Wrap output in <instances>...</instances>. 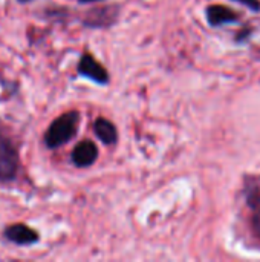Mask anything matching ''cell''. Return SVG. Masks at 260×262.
Returning a JSON list of instances; mask_svg holds the SVG:
<instances>
[{"label":"cell","mask_w":260,"mask_h":262,"mask_svg":"<svg viewBox=\"0 0 260 262\" xmlns=\"http://www.w3.org/2000/svg\"><path fill=\"white\" fill-rule=\"evenodd\" d=\"M207 17H208V23L211 26H222V25H228V23H234L238 21V14L227 8V6H210L207 9Z\"/></svg>","instance_id":"obj_7"},{"label":"cell","mask_w":260,"mask_h":262,"mask_svg":"<svg viewBox=\"0 0 260 262\" xmlns=\"http://www.w3.org/2000/svg\"><path fill=\"white\" fill-rule=\"evenodd\" d=\"M80 124V114L77 111L66 112L55 118L51 126L48 127L43 140L48 149H58L69 143L78 132Z\"/></svg>","instance_id":"obj_1"},{"label":"cell","mask_w":260,"mask_h":262,"mask_svg":"<svg viewBox=\"0 0 260 262\" xmlns=\"http://www.w3.org/2000/svg\"><path fill=\"white\" fill-rule=\"evenodd\" d=\"M231 2H236V3H241L247 8H250L251 11H260V2L259 0H231Z\"/></svg>","instance_id":"obj_9"},{"label":"cell","mask_w":260,"mask_h":262,"mask_svg":"<svg viewBox=\"0 0 260 262\" xmlns=\"http://www.w3.org/2000/svg\"><path fill=\"white\" fill-rule=\"evenodd\" d=\"M77 71L81 77L89 78L98 84H107L109 83V74L107 71L90 55V54H84L77 66Z\"/></svg>","instance_id":"obj_4"},{"label":"cell","mask_w":260,"mask_h":262,"mask_svg":"<svg viewBox=\"0 0 260 262\" xmlns=\"http://www.w3.org/2000/svg\"><path fill=\"white\" fill-rule=\"evenodd\" d=\"M93 130H95V135L104 143V144H113L116 143V138H118V132H116V127L106 118H98L93 124Z\"/></svg>","instance_id":"obj_8"},{"label":"cell","mask_w":260,"mask_h":262,"mask_svg":"<svg viewBox=\"0 0 260 262\" xmlns=\"http://www.w3.org/2000/svg\"><path fill=\"white\" fill-rule=\"evenodd\" d=\"M97 158H98V147L95 146V143L87 140L78 143L70 155V160L77 167H89L97 161Z\"/></svg>","instance_id":"obj_6"},{"label":"cell","mask_w":260,"mask_h":262,"mask_svg":"<svg viewBox=\"0 0 260 262\" xmlns=\"http://www.w3.org/2000/svg\"><path fill=\"white\" fill-rule=\"evenodd\" d=\"M20 157L14 143L0 134V183H11L18 173Z\"/></svg>","instance_id":"obj_2"},{"label":"cell","mask_w":260,"mask_h":262,"mask_svg":"<svg viewBox=\"0 0 260 262\" xmlns=\"http://www.w3.org/2000/svg\"><path fill=\"white\" fill-rule=\"evenodd\" d=\"M80 3H95V2H101V0H78Z\"/></svg>","instance_id":"obj_10"},{"label":"cell","mask_w":260,"mask_h":262,"mask_svg":"<svg viewBox=\"0 0 260 262\" xmlns=\"http://www.w3.org/2000/svg\"><path fill=\"white\" fill-rule=\"evenodd\" d=\"M245 193H247L248 206L253 210V216H251L253 230L260 238V178L245 180Z\"/></svg>","instance_id":"obj_5"},{"label":"cell","mask_w":260,"mask_h":262,"mask_svg":"<svg viewBox=\"0 0 260 262\" xmlns=\"http://www.w3.org/2000/svg\"><path fill=\"white\" fill-rule=\"evenodd\" d=\"M3 238L8 243H12L15 246H34L40 241V235L37 230L28 227L26 224H11L5 227L3 230Z\"/></svg>","instance_id":"obj_3"}]
</instances>
